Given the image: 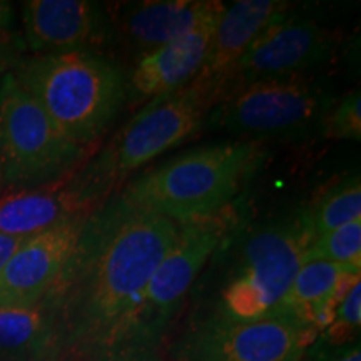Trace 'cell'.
I'll use <instances>...</instances> for the list:
<instances>
[{"label":"cell","mask_w":361,"mask_h":361,"mask_svg":"<svg viewBox=\"0 0 361 361\" xmlns=\"http://www.w3.org/2000/svg\"><path fill=\"white\" fill-rule=\"evenodd\" d=\"M178 231L171 219L121 194L90 211L45 298L57 313L67 361H111L121 353L149 279Z\"/></svg>","instance_id":"6da1fadb"},{"label":"cell","mask_w":361,"mask_h":361,"mask_svg":"<svg viewBox=\"0 0 361 361\" xmlns=\"http://www.w3.org/2000/svg\"><path fill=\"white\" fill-rule=\"evenodd\" d=\"M316 231L308 206L274 216L245 231H231L221 250L229 252L219 298L209 311L239 322L274 316L308 259Z\"/></svg>","instance_id":"7a4b0ae2"},{"label":"cell","mask_w":361,"mask_h":361,"mask_svg":"<svg viewBox=\"0 0 361 361\" xmlns=\"http://www.w3.org/2000/svg\"><path fill=\"white\" fill-rule=\"evenodd\" d=\"M8 72L56 128L82 147L109 128L128 94L123 71L96 51L20 57Z\"/></svg>","instance_id":"3957f363"},{"label":"cell","mask_w":361,"mask_h":361,"mask_svg":"<svg viewBox=\"0 0 361 361\" xmlns=\"http://www.w3.org/2000/svg\"><path fill=\"white\" fill-rule=\"evenodd\" d=\"M261 157L255 141L202 146L144 173L121 196L178 226L206 219L231 207Z\"/></svg>","instance_id":"277c9868"},{"label":"cell","mask_w":361,"mask_h":361,"mask_svg":"<svg viewBox=\"0 0 361 361\" xmlns=\"http://www.w3.org/2000/svg\"><path fill=\"white\" fill-rule=\"evenodd\" d=\"M218 101V94L196 79L154 97L75 176L74 183L97 204L116 180L192 137Z\"/></svg>","instance_id":"5b68a950"},{"label":"cell","mask_w":361,"mask_h":361,"mask_svg":"<svg viewBox=\"0 0 361 361\" xmlns=\"http://www.w3.org/2000/svg\"><path fill=\"white\" fill-rule=\"evenodd\" d=\"M87 147L56 128L11 72L0 78V189H39L71 178Z\"/></svg>","instance_id":"8992f818"},{"label":"cell","mask_w":361,"mask_h":361,"mask_svg":"<svg viewBox=\"0 0 361 361\" xmlns=\"http://www.w3.org/2000/svg\"><path fill=\"white\" fill-rule=\"evenodd\" d=\"M236 221L231 206L211 218L179 224L178 238L149 279L123 350L116 358L129 353H157L194 281L231 234Z\"/></svg>","instance_id":"52a82bcc"},{"label":"cell","mask_w":361,"mask_h":361,"mask_svg":"<svg viewBox=\"0 0 361 361\" xmlns=\"http://www.w3.org/2000/svg\"><path fill=\"white\" fill-rule=\"evenodd\" d=\"M333 102L311 74L269 78L224 92L207 119L211 128L236 135L301 137L322 130Z\"/></svg>","instance_id":"ba28073f"},{"label":"cell","mask_w":361,"mask_h":361,"mask_svg":"<svg viewBox=\"0 0 361 361\" xmlns=\"http://www.w3.org/2000/svg\"><path fill=\"white\" fill-rule=\"evenodd\" d=\"M318 338L316 329L286 316L239 322L207 311L173 343L169 361H301Z\"/></svg>","instance_id":"9c48e42d"},{"label":"cell","mask_w":361,"mask_h":361,"mask_svg":"<svg viewBox=\"0 0 361 361\" xmlns=\"http://www.w3.org/2000/svg\"><path fill=\"white\" fill-rule=\"evenodd\" d=\"M336 49V34L290 8L252 40L229 72L223 94L259 79L310 74L328 64Z\"/></svg>","instance_id":"30bf717a"},{"label":"cell","mask_w":361,"mask_h":361,"mask_svg":"<svg viewBox=\"0 0 361 361\" xmlns=\"http://www.w3.org/2000/svg\"><path fill=\"white\" fill-rule=\"evenodd\" d=\"M87 214L24 239L0 271V306H32L49 296L74 251Z\"/></svg>","instance_id":"8fae6325"},{"label":"cell","mask_w":361,"mask_h":361,"mask_svg":"<svg viewBox=\"0 0 361 361\" xmlns=\"http://www.w3.org/2000/svg\"><path fill=\"white\" fill-rule=\"evenodd\" d=\"M22 27L32 56L92 51L112 39L106 7L89 0H27Z\"/></svg>","instance_id":"7c38bea8"},{"label":"cell","mask_w":361,"mask_h":361,"mask_svg":"<svg viewBox=\"0 0 361 361\" xmlns=\"http://www.w3.org/2000/svg\"><path fill=\"white\" fill-rule=\"evenodd\" d=\"M224 8L219 0H142L111 4L106 12L112 37L119 39L141 59L183 37Z\"/></svg>","instance_id":"4fadbf2b"},{"label":"cell","mask_w":361,"mask_h":361,"mask_svg":"<svg viewBox=\"0 0 361 361\" xmlns=\"http://www.w3.org/2000/svg\"><path fill=\"white\" fill-rule=\"evenodd\" d=\"M290 4L279 0H239L224 13L207 47L201 71L194 79L211 87L221 97L226 79L246 49L261 30L290 11Z\"/></svg>","instance_id":"5bb4252c"},{"label":"cell","mask_w":361,"mask_h":361,"mask_svg":"<svg viewBox=\"0 0 361 361\" xmlns=\"http://www.w3.org/2000/svg\"><path fill=\"white\" fill-rule=\"evenodd\" d=\"M223 13L224 11L207 17L183 37L139 59L126 82L133 96L154 99L183 87L196 78Z\"/></svg>","instance_id":"9a60e30c"},{"label":"cell","mask_w":361,"mask_h":361,"mask_svg":"<svg viewBox=\"0 0 361 361\" xmlns=\"http://www.w3.org/2000/svg\"><path fill=\"white\" fill-rule=\"evenodd\" d=\"M361 269L308 258L283 296L274 316H286L322 333L331 322L336 306L356 281Z\"/></svg>","instance_id":"2e32d148"},{"label":"cell","mask_w":361,"mask_h":361,"mask_svg":"<svg viewBox=\"0 0 361 361\" xmlns=\"http://www.w3.org/2000/svg\"><path fill=\"white\" fill-rule=\"evenodd\" d=\"M94 206L74 179L47 188L0 194V234L35 236L62 221L90 213Z\"/></svg>","instance_id":"e0dca14e"},{"label":"cell","mask_w":361,"mask_h":361,"mask_svg":"<svg viewBox=\"0 0 361 361\" xmlns=\"http://www.w3.org/2000/svg\"><path fill=\"white\" fill-rule=\"evenodd\" d=\"M44 358L66 360L54 306L47 300L32 306H0V361Z\"/></svg>","instance_id":"ac0fdd59"},{"label":"cell","mask_w":361,"mask_h":361,"mask_svg":"<svg viewBox=\"0 0 361 361\" xmlns=\"http://www.w3.org/2000/svg\"><path fill=\"white\" fill-rule=\"evenodd\" d=\"M308 209L316 236L333 231L355 219H361L360 178L353 176L331 186Z\"/></svg>","instance_id":"d6986e66"},{"label":"cell","mask_w":361,"mask_h":361,"mask_svg":"<svg viewBox=\"0 0 361 361\" xmlns=\"http://www.w3.org/2000/svg\"><path fill=\"white\" fill-rule=\"evenodd\" d=\"M308 258L361 269V219L343 224L333 231L318 234Z\"/></svg>","instance_id":"ffe728a7"},{"label":"cell","mask_w":361,"mask_h":361,"mask_svg":"<svg viewBox=\"0 0 361 361\" xmlns=\"http://www.w3.org/2000/svg\"><path fill=\"white\" fill-rule=\"evenodd\" d=\"M322 134L333 141L361 139V96L360 89L350 90L340 101L333 102L322 126Z\"/></svg>","instance_id":"44dd1931"},{"label":"cell","mask_w":361,"mask_h":361,"mask_svg":"<svg viewBox=\"0 0 361 361\" xmlns=\"http://www.w3.org/2000/svg\"><path fill=\"white\" fill-rule=\"evenodd\" d=\"M361 323V279L350 288L343 296L340 305L333 313L331 322L319 333V336L329 345H345L353 341L360 331Z\"/></svg>","instance_id":"7402d4cb"},{"label":"cell","mask_w":361,"mask_h":361,"mask_svg":"<svg viewBox=\"0 0 361 361\" xmlns=\"http://www.w3.org/2000/svg\"><path fill=\"white\" fill-rule=\"evenodd\" d=\"M12 22H13V8L11 2L0 0V64L6 61H17L12 54L11 39H12Z\"/></svg>","instance_id":"603a6c76"},{"label":"cell","mask_w":361,"mask_h":361,"mask_svg":"<svg viewBox=\"0 0 361 361\" xmlns=\"http://www.w3.org/2000/svg\"><path fill=\"white\" fill-rule=\"evenodd\" d=\"M24 239L25 238H13L0 234V271L4 269V266L11 259V256L16 252L17 247L24 243Z\"/></svg>","instance_id":"cb8c5ba5"},{"label":"cell","mask_w":361,"mask_h":361,"mask_svg":"<svg viewBox=\"0 0 361 361\" xmlns=\"http://www.w3.org/2000/svg\"><path fill=\"white\" fill-rule=\"evenodd\" d=\"M319 361H361V353H360V345H351L348 348L341 350L336 356H331V358H319Z\"/></svg>","instance_id":"d4e9b609"},{"label":"cell","mask_w":361,"mask_h":361,"mask_svg":"<svg viewBox=\"0 0 361 361\" xmlns=\"http://www.w3.org/2000/svg\"><path fill=\"white\" fill-rule=\"evenodd\" d=\"M112 361H161L159 353H129Z\"/></svg>","instance_id":"484cf974"},{"label":"cell","mask_w":361,"mask_h":361,"mask_svg":"<svg viewBox=\"0 0 361 361\" xmlns=\"http://www.w3.org/2000/svg\"><path fill=\"white\" fill-rule=\"evenodd\" d=\"M311 351H313V350H311ZM311 351L301 361H319V358H322V356H313V355H311Z\"/></svg>","instance_id":"4316f807"},{"label":"cell","mask_w":361,"mask_h":361,"mask_svg":"<svg viewBox=\"0 0 361 361\" xmlns=\"http://www.w3.org/2000/svg\"><path fill=\"white\" fill-rule=\"evenodd\" d=\"M32 361H66L64 358H44V360H32Z\"/></svg>","instance_id":"83f0119b"}]
</instances>
